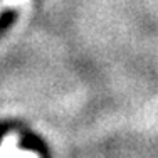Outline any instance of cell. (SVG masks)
Masks as SVG:
<instances>
[{"label":"cell","instance_id":"cell-1","mask_svg":"<svg viewBox=\"0 0 158 158\" xmlns=\"http://www.w3.org/2000/svg\"><path fill=\"white\" fill-rule=\"evenodd\" d=\"M0 158H40L31 150H22L19 146L17 135H7L0 143Z\"/></svg>","mask_w":158,"mask_h":158},{"label":"cell","instance_id":"cell-2","mask_svg":"<svg viewBox=\"0 0 158 158\" xmlns=\"http://www.w3.org/2000/svg\"><path fill=\"white\" fill-rule=\"evenodd\" d=\"M29 0H0V10L3 9H14V7H24Z\"/></svg>","mask_w":158,"mask_h":158}]
</instances>
